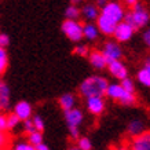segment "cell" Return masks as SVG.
<instances>
[{"instance_id": "cell-6", "label": "cell", "mask_w": 150, "mask_h": 150, "mask_svg": "<svg viewBox=\"0 0 150 150\" xmlns=\"http://www.w3.org/2000/svg\"><path fill=\"white\" fill-rule=\"evenodd\" d=\"M61 30L73 43H80L84 39L83 37V23L80 21L65 19L61 25Z\"/></svg>"}, {"instance_id": "cell-19", "label": "cell", "mask_w": 150, "mask_h": 150, "mask_svg": "<svg viewBox=\"0 0 150 150\" xmlns=\"http://www.w3.org/2000/svg\"><path fill=\"white\" fill-rule=\"evenodd\" d=\"M81 17V8L77 4H69L65 10V19H73V21H79Z\"/></svg>"}, {"instance_id": "cell-8", "label": "cell", "mask_w": 150, "mask_h": 150, "mask_svg": "<svg viewBox=\"0 0 150 150\" xmlns=\"http://www.w3.org/2000/svg\"><path fill=\"white\" fill-rule=\"evenodd\" d=\"M134 35H135V29L129 25V23L127 22H120L117 23V26H116V29H114V33H113V39L117 43H127V41H129L134 37Z\"/></svg>"}, {"instance_id": "cell-14", "label": "cell", "mask_w": 150, "mask_h": 150, "mask_svg": "<svg viewBox=\"0 0 150 150\" xmlns=\"http://www.w3.org/2000/svg\"><path fill=\"white\" fill-rule=\"evenodd\" d=\"M87 58L90 61V65L96 70H103L108 68V59L105 58L100 50H91Z\"/></svg>"}, {"instance_id": "cell-17", "label": "cell", "mask_w": 150, "mask_h": 150, "mask_svg": "<svg viewBox=\"0 0 150 150\" xmlns=\"http://www.w3.org/2000/svg\"><path fill=\"white\" fill-rule=\"evenodd\" d=\"M76 96L70 94V92H66V94H62L59 96L58 99V103H59V108L64 110V112H68V110H72L76 108Z\"/></svg>"}, {"instance_id": "cell-9", "label": "cell", "mask_w": 150, "mask_h": 150, "mask_svg": "<svg viewBox=\"0 0 150 150\" xmlns=\"http://www.w3.org/2000/svg\"><path fill=\"white\" fill-rule=\"evenodd\" d=\"M127 145L129 150H150V131H145L138 137L131 138Z\"/></svg>"}, {"instance_id": "cell-18", "label": "cell", "mask_w": 150, "mask_h": 150, "mask_svg": "<svg viewBox=\"0 0 150 150\" xmlns=\"http://www.w3.org/2000/svg\"><path fill=\"white\" fill-rule=\"evenodd\" d=\"M142 132H145V123L139 120V118H134L131 120L127 125V134L131 138H135L138 135H141Z\"/></svg>"}, {"instance_id": "cell-42", "label": "cell", "mask_w": 150, "mask_h": 150, "mask_svg": "<svg viewBox=\"0 0 150 150\" xmlns=\"http://www.w3.org/2000/svg\"><path fill=\"white\" fill-rule=\"evenodd\" d=\"M0 110H1V105H0Z\"/></svg>"}, {"instance_id": "cell-24", "label": "cell", "mask_w": 150, "mask_h": 150, "mask_svg": "<svg viewBox=\"0 0 150 150\" xmlns=\"http://www.w3.org/2000/svg\"><path fill=\"white\" fill-rule=\"evenodd\" d=\"M7 66H8V55H7V51H6V48L0 47V74L6 72Z\"/></svg>"}, {"instance_id": "cell-5", "label": "cell", "mask_w": 150, "mask_h": 150, "mask_svg": "<svg viewBox=\"0 0 150 150\" xmlns=\"http://www.w3.org/2000/svg\"><path fill=\"white\" fill-rule=\"evenodd\" d=\"M125 14H127V8H125L123 3L118 1V0H110L103 8H100V15L112 19V21L116 23L123 22Z\"/></svg>"}, {"instance_id": "cell-4", "label": "cell", "mask_w": 150, "mask_h": 150, "mask_svg": "<svg viewBox=\"0 0 150 150\" xmlns=\"http://www.w3.org/2000/svg\"><path fill=\"white\" fill-rule=\"evenodd\" d=\"M64 113H65V121H66L68 128H69V134H70L72 139H76V141H77L79 138H80L79 128H80L83 120H84V113H83V110H80L79 108H74V109L64 112Z\"/></svg>"}, {"instance_id": "cell-10", "label": "cell", "mask_w": 150, "mask_h": 150, "mask_svg": "<svg viewBox=\"0 0 150 150\" xmlns=\"http://www.w3.org/2000/svg\"><path fill=\"white\" fill-rule=\"evenodd\" d=\"M86 108L92 116H100L106 109V102L103 96H91L86 99Z\"/></svg>"}, {"instance_id": "cell-26", "label": "cell", "mask_w": 150, "mask_h": 150, "mask_svg": "<svg viewBox=\"0 0 150 150\" xmlns=\"http://www.w3.org/2000/svg\"><path fill=\"white\" fill-rule=\"evenodd\" d=\"M77 147L80 150H91L92 149V143H91V141H90V138L80 137L77 139Z\"/></svg>"}, {"instance_id": "cell-31", "label": "cell", "mask_w": 150, "mask_h": 150, "mask_svg": "<svg viewBox=\"0 0 150 150\" xmlns=\"http://www.w3.org/2000/svg\"><path fill=\"white\" fill-rule=\"evenodd\" d=\"M8 145V135L4 131H0V150H4Z\"/></svg>"}, {"instance_id": "cell-36", "label": "cell", "mask_w": 150, "mask_h": 150, "mask_svg": "<svg viewBox=\"0 0 150 150\" xmlns=\"http://www.w3.org/2000/svg\"><path fill=\"white\" fill-rule=\"evenodd\" d=\"M110 150H129V149H128L127 142H123V143H118V145L113 146Z\"/></svg>"}, {"instance_id": "cell-11", "label": "cell", "mask_w": 150, "mask_h": 150, "mask_svg": "<svg viewBox=\"0 0 150 150\" xmlns=\"http://www.w3.org/2000/svg\"><path fill=\"white\" fill-rule=\"evenodd\" d=\"M13 113L15 114L21 121H25V120H28V118H32L33 108L28 100H19V102H17V103L14 105Z\"/></svg>"}, {"instance_id": "cell-15", "label": "cell", "mask_w": 150, "mask_h": 150, "mask_svg": "<svg viewBox=\"0 0 150 150\" xmlns=\"http://www.w3.org/2000/svg\"><path fill=\"white\" fill-rule=\"evenodd\" d=\"M100 14V10L96 7L94 3H86L81 7V17L86 19L87 22H94L98 19Z\"/></svg>"}, {"instance_id": "cell-13", "label": "cell", "mask_w": 150, "mask_h": 150, "mask_svg": "<svg viewBox=\"0 0 150 150\" xmlns=\"http://www.w3.org/2000/svg\"><path fill=\"white\" fill-rule=\"evenodd\" d=\"M106 69L109 70V73L113 77H116L120 81L124 80L125 77H128V69L124 65V62H121V61H112V62L108 64Z\"/></svg>"}, {"instance_id": "cell-35", "label": "cell", "mask_w": 150, "mask_h": 150, "mask_svg": "<svg viewBox=\"0 0 150 150\" xmlns=\"http://www.w3.org/2000/svg\"><path fill=\"white\" fill-rule=\"evenodd\" d=\"M143 41H145V44L150 48V26L147 29H145V32H143Z\"/></svg>"}, {"instance_id": "cell-20", "label": "cell", "mask_w": 150, "mask_h": 150, "mask_svg": "<svg viewBox=\"0 0 150 150\" xmlns=\"http://www.w3.org/2000/svg\"><path fill=\"white\" fill-rule=\"evenodd\" d=\"M10 95H11L10 87L3 83V86L0 88V105H1V109H8L10 108Z\"/></svg>"}, {"instance_id": "cell-27", "label": "cell", "mask_w": 150, "mask_h": 150, "mask_svg": "<svg viewBox=\"0 0 150 150\" xmlns=\"http://www.w3.org/2000/svg\"><path fill=\"white\" fill-rule=\"evenodd\" d=\"M120 86L123 87L125 91L135 94V83H134V80H132V79L125 77L124 80H121V81H120Z\"/></svg>"}, {"instance_id": "cell-7", "label": "cell", "mask_w": 150, "mask_h": 150, "mask_svg": "<svg viewBox=\"0 0 150 150\" xmlns=\"http://www.w3.org/2000/svg\"><path fill=\"white\" fill-rule=\"evenodd\" d=\"M102 54L105 55V58L108 59V64L112 61H121L123 58V48L121 44L114 40H106L102 47Z\"/></svg>"}, {"instance_id": "cell-41", "label": "cell", "mask_w": 150, "mask_h": 150, "mask_svg": "<svg viewBox=\"0 0 150 150\" xmlns=\"http://www.w3.org/2000/svg\"><path fill=\"white\" fill-rule=\"evenodd\" d=\"M1 86H3V83H1V80H0V88H1Z\"/></svg>"}, {"instance_id": "cell-28", "label": "cell", "mask_w": 150, "mask_h": 150, "mask_svg": "<svg viewBox=\"0 0 150 150\" xmlns=\"http://www.w3.org/2000/svg\"><path fill=\"white\" fill-rule=\"evenodd\" d=\"M32 121H33V125L36 128V131L39 132H43L44 131V128H46V124H44V120L41 116L36 114V116H32Z\"/></svg>"}, {"instance_id": "cell-25", "label": "cell", "mask_w": 150, "mask_h": 150, "mask_svg": "<svg viewBox=\"0 0 150 150\" xmlns=\"http://www.w3.org/2000/svg\"><path fill=\"white\" fill-rule=\"evenodd\" d=\"M21 120H19L14 113L7 114V129H15L19 125Z\"/></svg>"}, {"instance_id": "cell-16", "label": "cell", "mask_w": 150, "mask_h": 150, "mask_svg": "<svg viewBox=\"0 0 150 150\" xmlns=\"http://www.w3.org/2000/svg\"><path fill=\"white\" fill-rule=\"evenodd\" d=\"M99 29L94 22H87L83 23V37L88 41H95L99 37Z\"/></svg>"}, {"instance_id": "cell-3", "label": "cell", "mask_w": 150, "mask_h": 150, "mask_svg": "<svg viewBox=\"0 0 150 150\" xmlns=\"http://www.w3.org/2000/svg\"><path fill=\"white\" fill-rule=\"evenodd\" d=\"M106 96L110 98L114 102L124 105V106H132V105L137 103V95L132 94V92L125 91L123 87L120 86V83H112L108 86L106 90Z\"/></svg>"}, {"instance_id": "cell-40", "label": "cell", "mask_w": 150, "mask_h": 150, "mask_svg": "<svg viewBox=\"0 0 150 150\" xmlns=\"http://www.w3.org/2000/svg\"><path fill=\"white\" fill-rule=\"evenodd\" d=\"M68 150H80V149H79L77 146H72V147H69Z\"/></svg>"}, {"instance_id": "cell-34", "label": "cell", "mask_w": 150, "mask_h": 150, "mask_svg": "<svg viewBox=\"0 0 150 150\" xmlns=\"http://www.w3.org/2000/svg\"><path fill=\"white\" fill-rule=\"evenodd\" d=\"M121 3L124 4V7L125 8H132L134 6H137L138 3H139V0H121Z\"/></svg>"}, {"instance_id": "cell-2", "label": "cell", "mask_w": 150, "mask_h": 150, "mask_svg": "<svg viewBox=\"0 0 150 150\" xmlns=\"http://www.w3.org/2000/svg\"><path fill=\"white\" fill-rule=\"evenodd\" d=\"M124 22L129 23L135 30L149 26L150 10L147 8L143 3L139 1V3H138L137 6H134L132 8L127 10V14H125V17H124Z\"/></svg>"}, {"instance_id": "cell-22", "label": "cell", "mask_w": 150, "mask_h": 150, "mask_svg": "<svg viewBox=\"0 0 150 150\" xmlns=\"http://www.w3.org/2000/svg\"><path fill=\"white\" fill-rule=\"evenodd\" d=\"M28 142L32 146H35V147H36L37 145L43 143V132L35 131V132H32V134H29V135H28Z\"/></svg>"}, {"instance_id": "cell-23", "label": "cell", "mask_w": 150, "mask_h": 150, "mask_svg": "<svg viewBox=\"0 0 150 150\" xmlns=\"http://www.w3.org/2000/svg\"><path fill=\"white\" fill-rule=\"evenodd\" d=\"M90 47L87 46V44H76L74 46V48H73V54L77 55V57H88V54H90Z\"/></svg>"}, {"instance_id": "cell-33", "label": "cell", "mask_w": 150, "mask_h": 150, "mask_svg": "<svg viewBox=\"0 0 150 150\" xmlns=\"http://www.w3.org/2000/svg\"><path fill=\"white\" fill-rule=\"evenodd\" d=\"M0 131H7V114H0Z\"/></svg>"}, {"instance_id": "cell-38", "label": "cell", "mask_w": 150, "mask_h": 150, "mask_svg": "<svg viewBox=\"0 0 150 150\" xmlns=\"http://www.w3.org/2000/svg\"><path fill=\"white\" fill-rule=\"evenodd\" d=\"M36 150H50V147H48V146L43 142V143H40V145L36 146Z\"/></svg>"}, {"instance_id": "cell-39", "label": "cell", "mask_w": 150, "mask_h": 150, "mask_svg": "<svg viewBox=\"0 0 150 150\" xmlns=\"http://www.w3.org/2000/svg\"><path fill=\"white\" fill-rule=\"evenodd\" d=\"M84 0H70V4H80Z\"/></svg>"}, {"instance_id": "cell-32", "label": "cell", "mask_w": 150, "mask_h": 150, "mask_svg": "<svg viewBox=\"0 0 150 150\" xmlns=\"http://www.w3.org/2000/svg\"><path fill=\"white\" fill-rule=\"evenodd\" d=\"M10 44V37L7 33H0V47L6 48Z\"/></svg>"}, {"instance_id": "cell-12", "label": "cell", "mask_w": 150, "mask_h": 150, "mask_svg": "<svg viewBox=\"0 0 150 150\" xmlns=\"http://www.w3.org/2000/svg\"><path fill=\"white\" fill-rule=\"evenodd\" d=\"M95 22H96L98 29H99L100 35H103V36H106V37L113 36L114 29H116V26H117V23L116 22H113L112 19L106 18V17L100 15V14H99V17H98V19H96Z\"/></svg>"}, {"instance_id": "cell-37", "label": "cell", "mask_w": 150, "mask_h": 150, "mask_svg": "<svg viewBox=\"0 0 150 150\" xmlns=\"http://www.w3.org/2000/svg\"><path fill=\"white\" fill-rule=\"evenodd\" d=\"M109 1H110V0H95V6L100 10V8H103V7L108 4Z\"/></svg>"}, {"instance_id": "cell-30", "label": "cell", "mask_w": 150, "mask_h": 150, "mask_svg": "<svg viewBox=\"0 0 150 150\" xmlns=\"http://www.w3.org/2000/svg\"><path fill=\"white\" fill-rule=\"evenodd\" d=\"M23 124V131L26 132L28 135L29 134H32V132L36 131V128H35V125H33V121L32 118H28V120H25V121H22Z\"/></svg>"}, {"instance_id": "cell-1", "label": "cell", "mask_w": 150, "mask_h": 150, "mask_svg": "<svg viewBox=\"0 0 150 150\" xmlns=\"http://www.w3.org/2000/svg\"><path fill=\"white\" fill-rule=\"evenodd\" d=\"M108 86H109V81L106 77L99 76V74H92L80 83L79 94L86 99L91 96H105Z\"/></svg>"}, {"instance_id": "cell-21", "label": "cell", "mask_w": 150, "mask_h": 150, "mask_svg": "<svg viewBox=\"0 0 150 150\" xmlns=\"http://www.w3.org/2000/svg\"><path fill=\"white\" fill-rule=\"evenodd\" d=\"M137 79L142 86L149 87L150 88V70L149 69H146V68L139 69L138 73H137Z\"/></svg>"}, {"instance_id": "cell-29", "label": "cell", "mask_w": 150, "mask_h": 150, "mask_svg": "<svg viewBox=\"0 0 150 150\" xmlns=\"http://www.w3.org/2000/svg\"><path fill=\"white\" fill-rule=\"evenodd\" d=\"M13 150H36L35 146H32L29 142H17L15 145H14Z\"/></svg>"}]
</instances>
